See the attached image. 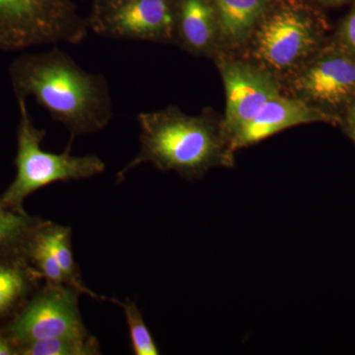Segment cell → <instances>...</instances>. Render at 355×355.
Here are the masks:
<instances>
[{
	"instance_id": "obj_15",
	"label": "cell",
	"mask_w": 355,
	"mask_h": 355,
	"mask_svg": "<svg viewBox=\"0 0 355 355\" xmlns=\"http://www.w3.org/2000/svg\"><path fill=\"white\" fill-rule=\"evenodd\" d=\"M41 217L6 211L0 214V256L25 254L26 248L44 223Z\"/></svg>"
},
{
	"instance_id": "obj_5",
	"label": "cell",
	"mask_w": 355,
	"mask_h": 355,
	"mask_svg": "<svg viewBox=\"0 0 355 355\" xmlns=\"http://www.w3.org/2000/svg\"><path fill=\"white\" fill-rule=\"evenodd\" d=\"M320 33L309 14L296 7L268 11L252 35L251 53L270 72L297 70L315 53Z\"/></svg>"
},
{
	"instance_id": "obj_7",
	"label": "cell",
	"mask_w": 355,
	"mask_h": 355,
	"mask_svg": "<svg viewBox=\"0 0 355 355\" xmlns=\"http://www.w3.org/2000/svg\"><path fill=\"white\" fill-rule=\"evenodd\" d=\"M90 31L106 38L176 41L175 0H93Z\"/></svg>"
},
{
	"instance_id": "obj_3",
	"label": "cell",
	"mask_w": 355,
	"mask_h": 355,
	"mask_svg": "<svg viewBox=\"0 0 355 355\" xmlns=\"http://www.w3.org/2000/svg\"><path fill=\"white\" fill-rule=\"evenodd\" d=\"M19 125L17 130V153L14 164L16 176L0 197V205L7 211L27 214L26 198L41 189L57 182L79 181L102 174L106 165L94 154L73 156L71 144L62 153L42 149L46 132L32 120L24 98H17Z\"/></svg>"
},
{
	"instance_id": "obj_22",
	"label": "cell",
	"mask_w": 355,
	"mask_h": 355,
	"mask_svg": "<svg viewBox=\"0 0 355 355\" xmlns=\"http://www.w3.org/2000/svg\"><path fill=\"white\" fill-rule=\"evenodd\" d=\"M324 4H329V6H340V4L345 3L347 0H318Z\"/></svg>"
},
{
	"instance_id": "obj_21",
	"label": "cell",
	"mask_w": 355,
	"mask_h": 355,
	"mask_svg": "<svg viewBox=\"0 0 355 355\" xmlns=\"http://www.w3.org/2000/svg\"><path fill=\"white\" fill-rule=\"evenodd\" d=\"M347 121L350 137H352L355 141V105L350 107L349 114H347Z\"/></svg>"
},
{
	"instance_id": "obj_6",
	"label": "cell",
	"mask_w": 355,
	"mask_h": 355,
	"mask_svg": "<svg viewBox=\"0 0 355 355\" xmlns=\"http://www.w3.org/2000/svg\"><path fill=\"white\" fill-rule=\"evenodd\" d=\"M80 292L67 284L43 282L2 330L16 345L89 331L79 309Z\"/></svg>"
},
{
	"instance_id": "obj_2",
	"label": "cell",
	"mask_w": 355,
	"mask_h": 355,
	"mask_svg": "<svg viewBox=\"0 0 355 355\" xmlns=\"http://www.w3.org/2000/svg\"><path fill=\"white\" fill-rule=\"evenodd\" d=\"M139 151L116 175L118 180L140 165L153 164L163 172H176L187 180L202 178L216 167H232L230 139L209 114L190 116L177 107L140 113Z\"/></svg>"
},
{
	"instance_id": "obj_8",
	"label": "cell",
	"mask_w": 355,
	"mask_h": 355,
	"mask_svg": "<svg viewBox=\"0 0 355 355\" xmlns=\"http://www.w3.org/2000/svg\"><path fill=\"white\" fill-rule=\"evenodd\" d=\"M226 94L222 127L229 139L259 113L273 98L282 95L275 73L259 64L240 60H219Z\"/></svg>"
},
{
	"instance_id": "obj_18",
	"label": "cell",
	"mask_w": 355,
	"mask_h": 355,
	"mask_svg": "<svg viewBox=\"0 0 355 355\" xmlns=\"http://www.w3.org/2000/svg\"><path fill=\"white\" fill-rule=\"evenodd\" d=\"M41 227L37 230L26 248V258L40 273L44 282L51 284H67L64 272L51 253L50 248L40 234Z\"/></svg>"
},
{
	"instance_id": "obj_16",
	"label": "cell",
	"mask_w": 355,
	"mask_h": 355,
	"mask_svg": "<svg viewBox=\"0 0 355 355\" xmlns=\"http://www.w3.org/2000/svg\"><path fill=\"white\" fill-rule=\"evenodd\" d=\"M102 350L90 334L58 336L17 347V355H98Z\"/></svg>"
},
{
	"instance_id": "obj_1",
	"label": "cell",
	"mask_w": 355,
	"mask_h": 355,
	"mask_svg": "<svg viewBox=\"0 0 355 355\" xmlns=\"http://www.w3.org/2000/svg\"><path fill=\"white\" fill-rule=\"evenodd\" d=\"M9 77L16 98H34L71 139L101 132L113 118L106 76L86 71L58 46L23 53L9 67Z\"/></svg>"
},
{
	"instance_id": "obj_23",
	"label": "cell",
	"mask_w": 355,
	"mask_h": 355,
	"mask_svg": "<svg viewBox=\"0 0 355 355\" xmlns=\"http://www.w3.org/2000/svg\"><path fill=\"white\" fill-rule=\"evenodd\" d=\"M7 210L4 209L3 207H2V205H0V214H2V212H6Z\"/></svg>"
},
{
	"instance_id": "obj_9",
	"label": "cell",
	"mask_w": 355,
	"mask_h": 355,
	"mask_svg": "<svg viewBox=\"0 0 355 355\" xmlns=\"http://www.w3.org/2000/svg\"><path fill=\"white\" fill-rule=\"evenodd\" d=\"M296 97L308 103L338 106L355 97V58L328 53L306 62L292 80Z\"/></svg>"
},
{
	"instance_id": "obj_14",
	"label": "cell",
	"mask_w": 355,
	"mask_h": 355,
	"mask_svg": "<svg viewBox=\"0 0 355 355\" xmlns=\"http://www.w3.org/2000/svg\"><path fill=\"white\" fill-rule=\"evenodd\" d=\"M40 234L55 256L69 286L73 287L81 294H85L89 297L109 300V298L104 296L97 295L84 284L72 250L71 228L46 220L40 229Z\"/></svg>"
},
{
	"instance_id": "obj_12",
	"label": "cell",
	"mask_w": 355,
	"mask_h": 355,
	"mask_svg": "<svg viewBox=\"0 0 355 355\" xmlns=\"http://www.w3.org/2000/svg\"><path fill=\"white\" fill-rule=\"evenodd\" d=\"M43 282L25 254L0 256V328L19 312Z\"/></svg>"
},
{
	"instance_id": "obj_19",
	"label": "cell",
	"mask_w": 355,
	"mask_h": 355,
	"mask_svg": "<svg viewBox=\"0 0 355 355\" xmlns=\"http://www.w3.org/2000/svg\"><path fill=\"white\" fill-rule=\"evenodd\" d=\"M343 37L347 46L355 53V7L345 21Z\"/></svg>"
},
{
	"instance_id": "obj_17",
	"label": "cell",
	"mask_w": 355,
	"mask_h": 355,
	"mask_svg": "<svg viewBox=\"0 0 355 355\" xmlns=\"http://www.w3.org/2000/svg\"><path fill=\"white\" fill-rule=\"evenodd\" d=\"M114 304L120 306L125 314V320L130 331V342L133 354L135 355H158L160 354L157 345L153 340L148 327L144 322L142 313L139 307L132 301L121 302L118 299L109 298Z\"/></svg>"
},
{
	"instance_id": "obj_11",
	"label": "cell",
	"mask_w": 355,
	"mask_h": 355,
	"mask_svg": "<svg viewBox=\"0 0 355 355\" xmlns=\"http://www.w3.org/2000/svg\"><path fill=\"white\" fill-rule=\"evenodd\" d=\"M176 41L195 55L214 53L219 43L212 0H175Z\"/></svg>"
},
{
	"instance_id": "obj_10",
	"label": "cell",
	"mask_w": 355,
	"mask_h": 355,
	"mask_svg": "<svg viewBox=\"0 0 355 355\" xmlns=\"http://www.w3.org/2000/svg\"><path fill=\"white\" fill-rule=\"evenodd\" d=\"M329 114L299 97L280 95L266 103L259 113L231 139L233 150L254 146L261 140L305 123L331 121Z\"/></svg>"
},
{
	"instance_id": "obj_4",
	"label": "cell",
	"mask_w": 355,
	"mask_h": 355,
	"mask_svg": "<svg viewBox=\"0 0 355 355\" xmlns=\"http://www.w3.org/2000/svg\"><path fill=\"white\" fill-rule=\"evenodd\" d=\"M90 31L74 0H0V50L78 44Z\"/></svg>"
},
{
	"instance_id": "obj_20",
	"label": "cell",
	"mask_w": 355,
	"mask_h": 355,
	"mask_svg": "<svg viewBox=\"0 0 355 355\" xmlns=\"http://www.w3.org/2000/svg\"><path fill=\"white\" fill-rule=\"evenodd\" d=\"M0 355H17L16 345L11 342L2 328H0Z\"/></svg>"
},
{
	"instance_id": "obj_13",
	"label": "cell",
	"mask_w": 355,
	"mask_h": 355,
	"mask_svg": "<svg viewBox=\"0 0 355 355\" xmlns=\"http://www.w3.org/2000/svg\"><path fill=\"white\" fill-rule=\"evenodd\" d=\"M272 0H212L218 23L219 42L238 46L252 35L270 11Z\"/></svg>"
}]
</instances>
